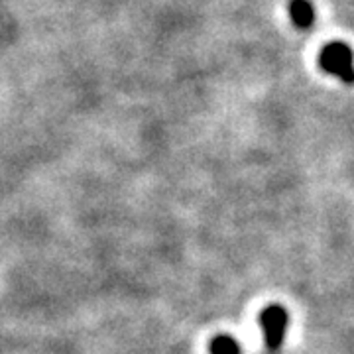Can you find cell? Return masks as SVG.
<instances>
[{
  "label": "cell",
  "mask_w": 354,
  "mask_h": 354,
  "mask_svg": "<svg viewBox=\"0 0 354 354\" xmlns=\"http://www.w3.org/2000/svg\"><path fill=\"white\" fill-rule=\"evenodd\" d=\"M319 65L323 71L339 77L344 83L353 81V51L342 41H330L319 53Z\"/></svg>",
  "instance_id": "1"
},
{
  "label": "cell",
  "mask_w": 354,
  "mask_h": 354,
  "mask_svg": "<svg viewBox=\"0 0 354 354\" xmlns=\"http://www.w3.org/2000/svg\"><path fill=\"white\" fill-rule=\"evenodd\" d=\"M258 323L264 330V341L268 351L278 353L281 344H283L286 329H288V323H290L288 311L281 305H270L258 315Z\"/></svg>",
  "instance_id": "2"
},
{
  "label": "cell",
  "mask_w": 354,
  "mask_h": 354,
  "mask_svg": "<svg viewBox=\"0 0 354 354\" xmlns=\"http://www.w3.org/2000/svg\"><path fill=\"white\" fill-rule=\"evenodd\" d=\"M290 16L293 24L301 30L315 24V8L309 0H290Z\"/></svg>",
  "instance_id": "3"
},
{
  "label": "cell",
  "mask_w": 354,
  "mask_h": 354,
  "mask_svg": "<svg viewBox=\"0 0 354 354\" xmlns=\"http://www.w3.org/2000/svg\"><path fill=\"white\" fill-rule=\"evenodd\" d=\"M209 353L211 354H242L241 344L236 339L228 337V335H218L209 344Z\"/></svg>",
  "instance_id": "4"
}]
</instances>
